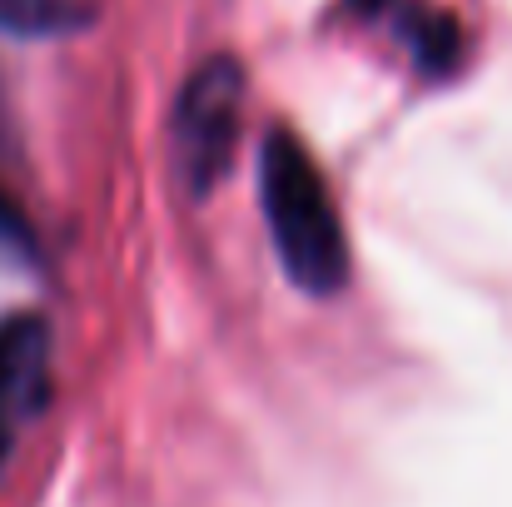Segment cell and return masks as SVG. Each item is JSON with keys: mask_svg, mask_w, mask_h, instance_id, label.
<instances>
[{"mask_svg": "<svg viewBox=\"0 0 512 507\" xmlns=\"http://www.w3.org/2000/svg\"><path fill=\"white\" fill-rule=\"evenodd\" d=\"M264 214L279 244V259L304 289H334L348 269V244H343L339 209L309 160V150L289 135L274 130L264 145Z\"/></svg>", "mask_w": 512, "mask_h": 507, "instance_id": "1", "label": "cell"}, {"mask_svg": "<svg viewBox=\"0 0 512 507\" xmlns=\"http://www.w3.org/2000/svg\"><path fill=\"white\" fill-rule=\"evenodd\" d=\"M239 110H244V75L229 60H214L189 80L174 115V155L189 189H209L224 174L239 140Z\"/></svg>", "mask_w": 512, "mask_h": 507, "instance_id": "2", "label": "cell"}, {"mask_svg": "<svg viewBox=\"0 0 512 507\" xmlns=\"http://www.w3.org/2000/svg\"><path fill=\"white\" fill-rule=\"evenodd\" d=\"M50 398V338L35 319H15L0 329V458L10 453L25 418Z\"/></svg>", "mask_w": 512, "mask_h": 507, "instance_id": "3", "label": "cell"}, {"mask_svg": "<svg viewBox=\"0 0 512 507\" xmlns=\"http://www.w3.org/2000/svg\"><path fill=\"white\" fill-rule=\"evenodd\" d=\"M95 15V0H0V25L50 35V30H75Z\"/></svg>", "mask_w": 512, "mask_h": 507, "instance_id": "4", "label": "cell"}]
</instances>
